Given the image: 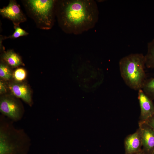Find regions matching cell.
<instances>
[{"label":"cell","instance_id":"14","mask_svg":"<svg viewBox=\"0 0 154 154\" xmlns=\"http://www.w3.org/2000/svg\"><path fill=\"white\" fill-rule=\"evenodd\" d=\"M141 89L151 100H154V78L146 79Z\"/></svg>","mask_w":154,"mask_h":154},{"label":"cell","instance_id":"8","mask_svg":"<svg viewBox=\"0 0 154 154\" xmlns=\"http://www.w3.org/2000/svg\"><path fill=\"white\" fill-rule=\"evenodd\" d=\"M8 88L12 95L20 98L30 106L33 104L31 91L29 86L23 82H10Z\"/></svg>","mask_w":154,"mask_h":154},{"label":"cell","instance_id":"11","mask_svg":"<svg viewBox=\"0 0 154 154\" xmlns=\"http://www.w3.org/2000/svg\"><path fill=\"white\" fill-rule=\"evenodd\" d=\"M124 146L125 154H135L142 150L141 135L139 128L135 133L125 138Z\"/></svg>","mask_w":154,"mask_h":154},{"label":"cell","instance_id":"16","mask_svg":"<svg viewBox=\"0 0 154 154\" xmlns=\"http://www.w3.org/2000/svg\"><path fill=\"white\" fill-rule=\"evenodd\" d=\"M27 76V72L24 68H19L16 69L13 73V78L14 81L18 82H23Z\"/></svg>","mask_w":154,"mask_h":154},{"label":"cell","instance_id":"5","mask_svg":"<svg viewBox=\"0 0 154 154\" xmlns=\"http://www.w3.org/2000/svg\"><path fill=\"white\" fill-rule=\"evenodd\" d=\"M73 73L75 79L84 90L91 91L99 86L102 81L100 78V70L93 65L83 62L75 66Z\"/></svg>","mask_w":154,"mask_h":154},{"label":"cell","instance_id":"4","mask_svg":"<svg viewBox=\"0 0 154 154\" xmlns=\"http://www.w3.org/2000/svg\"><path fill=\"white\" fill-rule=\"evenodd\" d=\"M57 0H25L22 2L28 16L37 27L42 30H49L53 27L56 17Z\"/></svg>","mask_w":154,"mask_h":154},{"label":"cell","instance_id":"21","mask_svg":"<svg viewBox=\"0 0 154 154\" xmlns=\"http://www.w3.org/2000/svg\"><path fill=\"white\" fill-rule=\"evenodd\" d=\"M151 154H154V151H153L152 152Z\"/></svg>","mask_w":154,"mask_h":154},{"label":"cell","instance_id":"1","mask_svg":"<svg viewBox=\"0 0 154 154\" xmlns=\"http://www.w3.org/2000/svg\"><path fill=\"white\" fill-rule=\"evenodd\" d=\"M56 17L65 33L79 35L93 28L98 19L99 12L92 0H57Z\"/></svg>","mask_w":154,"mask_h":154},{"label":"cell","instance_id":"10","mask_svg":"<svg viewBox=\"0 0 154 154\" xmlns=\"http://www.w3.org/2000/svg\"><path fill=\"white\" fill-rule=\"evenodd\" d=\"M138 99L140 108V121H145L154 113V104L142 89L138 90Z\"/></svg>","mask_w":154,"mask_h":154},{"label":"cell","instance_id":"7","mask_svg":"<svg viewBox=\"0 0 154 154\" xmlns=\"http://www.w3.org/2000/svg\"><path fill=\"white\" fill-rule=\"evenodd\" d=\"M0 14L3 18L12 21L14 26H19L27 19L20 5L15 0H10L7 6L0 9Z\"/></svg>","mask_w":154,"mask_h":154},{"label":"cell","instance_id":"9","mask_svg":"<svg viewBox=\"0 0 154 154\" xmlns=\"http://www.w3.org/2000/svg\"><path fill=\"white\" fill-rule=\"evenodd\" d=\"M142 144L145 154H151L154 151V129L144 121L139 122Z\"/></svg>","mask_w":154,"mask_h":154},{"label":"cell","instance_id":"2","mask_svg":"<svg viewBox=\"0 0 154 154\" xmlns=\"http://www.w3.org/2000/svg\"><path fill=\"white\" fill-rule=\"evenodd\" d=\"M14 122L0 116V154H27L31 140L25 131L16 127Z\"/></svg>","mask_w":154,"mask_h":154},{"label":"cell","instance_id":"3","mask_svg":"<svg viewBox=\"0 0 154 154\" xmlns=\"http://www.w3.org/2000/svg\"><path fill=\"white\" fill-rule=\"evenodd\" d=\"M121 76L125 84L135 90L141 89L146 79L145 55L132 53L121 58L119 62Z\"/></svg>","mask_w":154,"mask_h":154},{"label":"cell","instance_id":"12","mask_svg":"<svg viewBox=\"0 0 154 154\" xmlns=\"http://www.w3.org/2000/svg\"><path fill=\"white\" fill-rule=\"evenodd\" d=\"M1 57V60L10 67H17L23 64L21 57L13 49L3 52Z\"/></svg>","mask_w":154,"mask_h":154},{"label":"cell","instance_id":"13","mask_svg":"<svg viewBox=\"0 0 154 154\" xmlns=\"http://www.w3.org/2000/svg\"><path fill=\"white\" fill-rule=\"evenodd\" d=\"M147 47V52L145 55V66L154 68V38L148 43Z\"/></svg>","mask_w":154,"mask_h":154},{"label":"cell","instance_id":"17","mask_svg":"<svg viewBox=\"0 0 154 154\" xmlns=\"http://www.w3.org/2000/svg\"><path fill=\"white\" fill-rule=\"evenodd\" d=\"M15 31L13 34L8 37L3 36L4 40L8 39H15L20 37L27 36L29 33L21 28L19 25L14 26Z\"/></svg>","mask_w":154,"mask_h":154},{"label":"cell","instance_id":"18","mask_svg":"<svg viewBox=\"0 0 154 154\" xmlns=\"http://www.w3.org/2000/svg\"><path fill=\"white\" fill-rule=\"evenodd\" d=\"M8 86L2 80H0V93L3 94H5L7 91Z\"/></svg>","mask_w":154,"mask_h":154},{"label":"cell","instance_id":"15","mask_svg":"<svg viewBox=\"0 0 154 154\" xmlns=\"http://www.w3.org/2000/svg\"><path fill=\"white\" fill-rule=\"evenodd\" d=\"M13 73L11 67L2 60L0 63V77L5 80H9L13 78Z\"/></svg>","mask_w":154,"mask_h":154},{"label":"cell","instance_id":"20","mask_svg":"<svg viewBox=\"0 0 154 154\" xmlns=\"http://www.w3.org/2000/svg\"><path fill=\"white\" fill-rule=\"evenodd\" d=\"M135 154H145L143 151L142 149L140 151L138 152Z\"/></svg>","mask_w":154,"mask_h":154},{"label":"cell","instance_id":"19","mask_svg":"<svg viewBox=\"0 0 154 154\" xmlns=\"http://www.w3.org/2000/svg\"><path fill=\"white\" fill-rule=\"evenodd\" d=\"M144 122L154 129V113Z\"/></svg>","mask_w":154,"mask_h":154},{"label":"cell","instance_id":"6","mask_svg":"<svg viewBox=\"0 0 154 154\" xmlns=\"http://www.w3.org/2000/svg\"><path fill=\"white\" fill-rule=\"evenodd\" d=\"M16 98L12 95H4L0 98V111L1 114L14 122L21 120L24 112L22 105Z\"/></svg>","mask_w":154,"mask_h":154}]
</instances>
